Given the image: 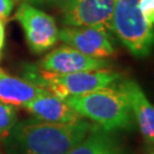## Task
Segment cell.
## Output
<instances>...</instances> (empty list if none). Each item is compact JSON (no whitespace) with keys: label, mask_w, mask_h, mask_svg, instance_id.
Listing matches in <instances>:
<instances>
[{"label":"cell","mask_w":154,"mask_h":154,"mask_svg":"<svg viewBox=\"0 0 154 154\" xmlns=\"http://www.w3.org/2000/svg\"><path fill=\"white\" fill-rule=\"evenodd\" d=\"M15 1H21V2H29L32 5H42L44 0H15Z\"/></svg>","instance_id":"cell-18"},{"label":"cell","mask_w":154,"mask_h":154,"mask_svg":"<svg viewBox=\"0 0 154 154\" xmlns=\"http://www.w3.org/2000/svg\"><path fill=\"white\" fill-rule=\"evenodd\" d=\"M0 154H5V153H4V152H1V151H0Z\"/></svg>","instance_id":"cell-19"},{"label":"cell","mask_w":154,"mask_h":154,"mask_svg":"<svg viewBox=\"0 0 154 154\" xmlns=\"http://www.w3.org/2000/svg\"><path fill=\"white\" fill-rule=\"evenodd\" d=\"M138 8L146 22L154 25V0H138Z\"/></svg>","instance_id":"cell-14"},{"label":"cell","mask_w":154,"mask_h":154,"mask_svg":"<svg viewBox=\"0 0 154 154\" xmlns=\"http://www.w3.org/2000/svg\"><path fill=\"white\" fill-rule=\"evenodd\" d=\"M96 127L82 119L70 123L25 119L2 138V149L5 154H66Z\"/></svg>","instance_id":"cell-1"},{"label":"cell","mask_w":154,"mask_h":154,"mask_svg":"<svg viewBox=\"0 0 154 154\" xmlns=\"http://www.w3.org/2000/svg\"><path fill=\"white\" fill-rule=\"evenodd\" d=\"M112 33L138 58L152 53L154 47V25L146 22L138 8V0H114Z\"/></svg>","instance_id":"cell-4"},{"label":"cell","mask_w":154,"mask_h":154,"mask_svg":"<svg viewBox=\"0 0 154 154\" xmlns=\"http://www.w3.org/2000/svg\"><path fill=\"white\" fill-rule=\"evenodd\" d=\"M73 0H44V4L45 2H49V4H53V5L57 6L60 7L61 9H64L65 7L71 4Z\"/></svg>","instance_id":"cell-16"},{"label":"cell","mask_w":154,"mask_h":154,"mask_svg":"<svg viewBox=\"0 0 154 154\" xmlns=\"http://www.w3.org/2000/svg\"><path fill=\"white\" fill-rule=\"evenodd\" d=\"M66 154H126L125 147L114 132L96 127Z\"/></svg>","instance_id":"cell-12"},{"label":"cell","mask_w":154,"mask_h":154,"mask_svg":"<svg viewBox=\"0 0 154 154\" xmlns=\"http://www.w3.org/2000/svg\"><path fill=\"white\" fill-rule=\"evenodd\" d=\"M24 110L40 121L53 123H70L81 120V116L70 105L50 93L40 95L22 106Z\"/></svg>","instance_id":"cell-10"},{"label":"cell","mask_w":154,"mask_h":154,"mask_svg":"<svg viewBox=\"0 0 154 154\" xmlns=\"http://www.w3.org/2000/svg\"><path fill=\"white\" fill-rule=\"evenodd\" d=\"M15 6V0H0V20L8 21Z\"/></svg>","instance_id":"cell-15"},{"label":"cell","mask_w":154,"mask_h":154,"mask_svg":"<svg viewBox=\"0 0 154 154\" xmlns=\"http://www.w3.org/2000/svg\"><path fill=\"white\" fill-rule=\"evenodd\" d=\"M65 102L80 116L106 131L132 130L136 123L126 96L118 86L70 96Z\"/></svg>","instance_id":"cell-2"},{"label":"cell","mask_w":154,"mask_h":154,"mask_svg":"<svg viewBox=\"0 0 154 154\" xmlns=\"http://www.w3.org/2000/svg\"><path fill=\"white\" fill-rule=\"evenodd\" d=\"M16 121V107L0 102V138L5 137Z\"/></svg>","instance_id":"cell-13"},{"label":"cell","mask_w":154,"mask_h":154,"mask_svg":"<svg viewBox=\"0 0 154 154\" xmlns=\"http://www.w3.org/2000/svg\"><path fill=\"white\" fill-rule=\"evenodd\" d=\"M5 26H6V21L0 20V54L2 51L4 45H5V37H6Z\"/></svg>","instance_id":"cell-17"},{"label":"cell","mask_w":154,"mask_h":154,"mask_svg":"<svg viewBox=\"0 0 154 154\" xmlns=\"http://www.w3.org/2000/svg\"><path fill=\"white\" fill-rule=\"evenodd\" d=\"M25 79L39 85L48 93L65 99L70 96L110 87L118 82V80L121 79V75L118 72L107 69L55 74L34 66H28Z\"/></svg>","instance_id":"cell-3"},{"label":"cell","mask_w":154,"mask_h":154,"mask_svg":"<svg viewBox=\"0 0 154 154\" xmlns=\"http://www.w3.org/2000/svg\"><path fill=\"white\" fill-rule=\"evenodd\" d=\"M48 93L28 79L14 77L0 67V102L14 107L23 106L40 95Z\"/></svg>","instance_id":"cell-11"},{"label":"cell","mask_w":154,"mask_h":154,"mask_svg":"<svg viewBox=\"0 0 154 154\" xmlns=\"http://www.w3.org/2000/svg\"><path fill=\"white\" fill-rule=\"evenodd\" d=\"M113 11L114 0H73L62 9V21L66 26H95L112 32Z\"/></svg>","instance_id":"cell-7"},{"label":"cell","mask_w":154,"mask_h":154,"mask_svg":"<svg viewBox=\"0 0 154 154\" xmlns=\"http://www.w3.org/2000/svg\"><path fill=\"white\" fill-rule=\"evenodd\" d=\"M109 66L110 62L107 58H96L85 55L67 45L51 50L39 63L41 70L55 74L93 71L107 69Z\"/></svg>","instance_id":"cell-8"},{"label":"cell","mask_w":154,"mask_h":154,"mask_svg":"<svg viewBox=\"0 0 154 154\" xmlns=\"http://www.w3.org/2000/svg\"><path fill=\"white\" fill-rule=\"evenodd\" d=\"M110 33L103 28L65 26L58 30V39L85 55L109 58L116 53Z\"/></svg>","instance_id":"cell-6"},{"label":"cell","mask_w":154,"mask_h":154,"mask_svg":"<svg viewBox=\"0 0 154 154\" xmlns=\"http://www.w3.org/2000/svg\"><path fill=\"white\" fill-rule=\"evenodd\" d=\"M119 89L125 94L128 104L137 122L144 139L149 144H154V106L149 100L142 88L135 80L127 79L118 85Z\"/></svg>","instance_id":"cell-9"},{"label":"cell","mask_w":154,"mask_h":154,"mask_svg":"<svg viewBox=\"0 0 154 154\" xmlns=\"http://www.w3.org/2000/svg\"><path fill=\"white\" fill-rule=\"evenodd\" d=\"M14 18L20 23L29 48L35 54L51 49L58 39L54 17L29 2H21Z\"/></svg>","instance_id":"cell-5"}]
</instances>
